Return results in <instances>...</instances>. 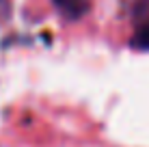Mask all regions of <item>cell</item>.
I'll use <instances>...</instances> for the list:
<instances>
[{"label": "cell", "mask_w": 149, "mask_h": 147, "mask_svg": "<svg viewBox=\"0 0 149 147\" xmlns=\"http://www.w3.org/2000/svg\"><path fill=\"white\" fill-rule=\"evenodd\" d=\"M134 22L141 30H149V0H136L134 2Z\"/></svg>", "instance_id": "6da1fadb"}]
</instances>
